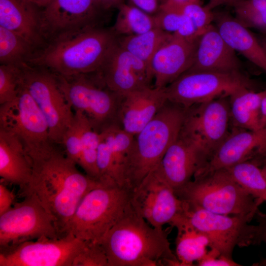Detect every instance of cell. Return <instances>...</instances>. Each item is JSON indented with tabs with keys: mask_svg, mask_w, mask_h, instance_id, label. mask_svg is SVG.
<instances>
[{
	"mask_svg": "<svg viewBox=\"0 0 266 266\" xmlns=\"http://www.w3.org/2000/svg\"><path fill=\"white\" fill-rule=\"evenodd\" d=\"M133 5L150 14L157 13L160 5L158 0H131Z\"/></svg>",
	"mask_w": 266,
	"mask_h": 266,
	"instance_id": "43",
	"label": "cell"
},
{
	"mask_svg": "<svg viewBox=\"0 0 266 266\" xmlns=\"http://www.w3.org/2000/svg\"><path fill=\"white\" fill-rule=\"evenodd\" d=\"M100 244L108 266H180L165 231L150 225L131 202Z\"/></svg>",
	"mask_w": 266,
	"mask_h": 266,
	"instance_id": "3",
	"label": "cell"
},
{
	"mask_svg": "<svg viewBox=\"0 0 266 266\" xmlns=\"http://www.w3.org/2000/svg\"><path fill=\"white\" fill-rule=\"evenodd\" d=\"M100 7L103 10H108L114 8H118L124 3V0H97Z\"/></svg>",
	"mask_w": 266,
	"mask_h": 266,
	"instance_id": "46",
	"label": "cell"
},
{
	"mask_svg": "<svg viewBox=\"0 0 266 266\" xmlns=\"http://www.w3.org/2000/svg\"><path fill=\"white\" fill-rule=\"evenodd\" d=\"M229 96L220 97L186 108L180 133L196 142L208 159L231 132Z\"/></svg>",
	"mask_w": 266,
	"mask_h": 266,
	"instance_id": "13",
	"label": "cell"
},
{
	"mask_svg": "<svg viewBox=\"0 0 266 266\" xmlns=\"http://www.w3.org/2000/svg\"><path fill=\"white\" fill-rule=\"evenodd\" d=\"M162 4L189 17L201 34L211 25V23L214 21V13L205 6H201L200 2L177 3L171 0H165Z\"/></svg>",
	"mask_w": 266,
	"mask_h": 266,
	"instance_id": "37",
	"label": "cell"
},
{
	"mask_svg": "<svg viewBox=\"0 0 266 266\" xmlns=\"http://www.w3.org/2000/svg\"><path fill=\"white\" fill-rule=\"evenodd\" d=\"M23 65H0V105L13 100L18 95L23 86Z\"/></svg>",
	"mask_w": 266,
	"mask_h": 266,
	"instance_id": "36",
	"label": "cell"
},
{
	"mask_svg": "<svg viewBox=\"0 0 266 266\" xmlns=\"http://www.w3.org/2000/svg\"><path fill=\"white\" fill-rule=\"evenodd\" d=\"M165 88L144 87L124 95L118 121L127 133L135 136L156 116L167 101Z\"/></svg>",
	"mask_w": 266,
	"mask_h": 266,
	"instance_id": "21",
	"label": "cell"
},
{
	"mask_svg": "<svg viewBox=\"0 0 266 266\" xmlns=\"http://www.w3.org/2000/svg\"><path fill=\"white\" fill-rule=\"evenodd\" d=\"M0 129L21 141L30 160L42 157L55 148L44 116L23 85L14 100L0 105Z\"/></svg>",
	"mask_w": 266,
	"mask_h": 266,
	"instance_id": "9",
	"label": "cell"
},
{
	"mask_svg": "<svg viewBox=\"0 0 266 266\" xmlns=\"http://www.w3.org/2000/svg\"><path fill=\"white\" fill-rule=\"evenodd\" d=\"M235 51L226 42L216 26L210 25L200 35L194 62L186 72L242 71Z\"/></svg>",
	"mask_w": 266,
	"mask_h": 266,
	"instance_id": "23",
	"label": "cell"
},
{
	"mask_svg": "<svg viewBox=\"0 0 266 266\" xmlns=\"http://www.w3.org/2000/svg\"><path fill=\"white\" fill-rule=\"evenodd\" d=\"M199 266H239L233 259L221 254L215 249H211L198 262Z\"/></svg>",
	"mask_w": 266,
	"mask_h": 266,
	"instance_id": "40",
	"label": "cell"
},
{
	"mask_svg": "<svg viewBox=\"0 0 266 266\" xmlns=\"http://www.w3.org/2000/svg\"><path fill=\"white\" fill-rule=\"evenodd\" d=\"M254 82L242 71L186 72L165 87L167 100L185 108L223 96L237 90H254Z\"/></svg>",
	"mask_w": 266,
	"mask_h": 266,
	"instance_id": "10",
	"label": "cell"
},
{
	"mask_svg": "<svg viewBox=\"0 0 266 266\" xmlns=\"http://www.w3.org/2000/svg\"><path fill=\"white\" fill-rule=\"evenodd\" d=\"M233 7L235 18L241 25L266 35V0H240Z\"/></svg>",
	"mask_w": 266,
	"mask_h": 266,
	"instance_id": "33",
	"label": "cell"
},
{
	"mask_svg": "<svg viewBox=\"0 0 266 266\" xmlns=\"http://www.w3.org/2000/svg\"><path fill=\"white\" fill-rule=\"evenodd\" d=\"M23 198L0 216V251L27 241L63 236L54 218L34 196Z\"/></svg>",
	"mask_w": 266,
	"mask_h": 266,
	"instance_id": "11",
	"label": "cell"
},
{
	"mask_svg": "<svg viewBox=\"0 0 266 266\" xmlns=\"http://www.w3.org/2000/svg\"><path fill=\"white\" fill-rule=\"evenodd\" d=\"M90 123L83 113L74 112L72 121L66 131L61 143L66 155L77 165L79 161L83 134Z\"/></svg>",
	"mask_w": 266,
	"mask_h": 266,
	"instance_id": "35",
	"label": "cell"
},
{
	"mask_svg": "<svg viewBox=\"0 0 266 266\" xmlns=\"http://www.w3.org/2000/svg\"><path fill=\"white\" fill-rule=\"evenodd\" d=\"M31 162L24 146L13 134L0 129V176L4 183L18 186L20 191L29 182Z\"/></svg>",
	"mask_w": 266,
	"mask_h": 266,
	"instance_id": "26",
	"label": "cell"
},
{
	"mask_svg": "<svg viewBox=\"0 0 266 266\" xmlns=\"http://www.w3.org/2000/svg\"><path fill=\"white\" fill-rule=\"evenodd\" d=\"M249 161H252L259 166L266 165V143L257 149Z\"/></svg>",
	"mask_w": 266,
	"mask_h": 266,
	"instance_id": "44",
	"label": "cell"
},
{
	"mask_svg": "<svg viewBox=\"0 0 266 266\" xmlns=\"http://www.w3.org/2000/svg\"><path fill=\"white\" fill-rule=\"evenodd\" d=\"M131 202L152 226L163 229L183 212L185 201L154 169L132 192Z\"/></svg>",
	"mask_w": 266,
	"mask_h": 266,
	"instance_id": "15",
	"label": "cell"
},
{
	"mask_svg": "<svg viewBox=\"0 0 266 266\" xmlns=\"http://www.w3.org/2000/svg\"><path fill=\"white\" fill-rule=\"evenodd\" d=\"M260 167H261V168L262 169V171L264 176H265V177L266 178V165H264Z\"/></svg>",
	"mask_w": 266,
	"mask_h": 266,
	"instance_id": "50",
	"label": "cell"
},
{
	"mask_svg": "<svg viewBox=\"0 0 266 266\" xmlns=\"http://www.w3.org/2000/svg\"><path fill=\"white\" fill-rule=\"evenodd\" d=\"M172 35L173 33L156 27L141 34L123 36L118 38V44L146 63L150 68V61L154 55Z\"/></svg>",
	"mask_w": 266,
	"mask_h": 266,
	"instance_id": "29",
	"label": "cell"
},
{
	"mask_svg": "<svg viewBox=\"0 0 266 266\" xmlns=\"http://www.w3.org/2000/svg\"><path fill=\"white\" fill-rule=\"evenodd\" d=\"M263 46L266 51V36L263 39V41L261 42Z\"/></svg>",
	"mask_w": 266,
	"mask_h": 266,
	"instance_id": "51",
	"label": "cell"
},
{
	"mask_svg": "<svg viewBox=\"0 0 266 266\" xmlns=\"http://www.w3.org/2000/svg\"><path fill=\"white\" fill-rule=\"evenodd\" d=\"M112 30L118 35H136L156 27L154 16H151L137 7L121 5Z\"/></svg>",
	"mask_w": 266,
	"mask_h": 266,
	"instance_id": "30",
	"label": "cell"
},
{
	"mask_svg": "<svg viewBox=\"0 0 266 266\" xmlns=\"http://www.w3.org/2000/svg\"><path fill=\"white\" fill-rule=\"evenodd\" d=\"M132 192L126 187L104 183L91 190L77 207L65 235L100 243L130 205Z\"/></svg>",
	"mask_w": 266,
	"mask_h": 266,
	"instance_id": "6",
	"label": "cell"
},
{
	"mask_svg": "<svg viewBox=\"0 0 266 266\" xmlns=\"http://www.w3.org/2000/svg\"><path fill=\"white\" fill-rule=\"evenodd\" d=\"M224 169L249 194L266 201V178L259 166L247 160Z\"/></svg>",
	"mask_w": 266,
	"mask_h": 266,
	"instance_id": "32",
	"label": "cell"
},
{
	"mask_svg": "<svg viewBox=\"0 0 266 266\" xmlns=\"http://www.w3.org/2000/svg\"><path fill=\"white\" fill-rule=\"evenodd\" d=\"M175 193L193 205L228 215L254 217L263 202L249 194L224 169L194 177Z\"/></svg>",
	"mask_w": 266,
	"mask_h": 266,
	"instance_id": "5",
	"label": "cell"
},
{
	"mask_svg": "<svg viewBox=\"0 0 266 266\" xmlns=\"http://www.w3.org/2000/svg\"><path fill=\"white\" fill-rule=\"evenodd\" d=\"M154 18L156 27L173 33L179 29L184 18V14L161 4Z\"/></svg>",
	"mask_w": 266,
	"mask_h": 266,
	"instance_id": "39",
	"label": "cell"
},
{
	"mask_svg": "<svg viewBox=\"0 0 266 266\" xmlns=\"http://www.w3.org/2000/svg\"><path fill=\"white\" fill-rule=\"evenodd\" d=\"M171 0L175 2H177V3H184V2H187L189 1H192L191 0Z\"/></svg>",
	"mask_w": 266,
	"mask_h": 266,
	"instance_id": "49",
	"label": "cell"
},
{
	"mask_svg": "<svg viewBox=\"0 0 266 266\" xmlns=\"http://www.w3.org/2000/svg\"><path fill=\"white\" fill-rule=\"evenodd\" d=\"M100 135L97 156L100 181L107 185L127 188L126 174L134 136L125 132L118 124L103 129Z\"/></svg>",
	"mask_w": 266,
	"mask_h": 266,
	"instance_id": "19",
	"label": "cell"
},
{
	"mask_svg": "<svg viewBox=\"0 0 266 266\" xmlns=\"http://www.w3.org/2000/svg\"><path fill=\"white\" fill-rule=\"evenodd\" d=\"M100 138V132L96 130L90 123L83 134L80 156L78 164L84 170L85 174L99 181L97 156Z\"/></svg>",
	"mask_w": 266,
	"mask_h": 266,
	"instance_id": "34",
	"label": "cell"
},
{
	"mask_svg": "<svg viewBox=\"0 0 266 266\" xmlns=\"http://www.w3.org/2000/svg\"><path fill=\"white\" fill-rule=\"evenodd\" d=\"M72 266H108V263L101 245L89 242L75 257Z\"/></svg>",
	"mask_w": 266,
	"mask_h": 266,
	"instance_id": "38",
	"label": "cell"
},
{
	"mask_svg": "<svg viewBox=\"0 0 266 266\" xmlns=\"http://www.w3.org/2000/svg\"><path fill=\"white\" fill-rule=\"evenodd\" d=\"M23 85L44 116L49 135L54 143L61 144L74 113L67 102L55 74L27 63L23 65Z\"/></svg>",
	"mask_w": 266,
	"mask_h": 266,
	"instance_id": "12",
	"label": "cell"
},
{
	"mask_svg": "<svg viewBox=\"0 0 266 266\" xmlns=\"http://www.w3.org/2000/svg\"><path fill=\"white\" fill-rule=\"evenodd\" d=\"M15 196L1 181L0 183V216L9 210L14 203Z\"/></svg>",
	"mask_w": 266,
	"mask_h": 266,
	"instance_id": "41",
	"label": "cell"
},
{
	"mask_svg": "<svg viewBox=\"0 0 266 266\" xmlns=\"http://www.w3.org/2000/svg\"><path fill=\"white\" fill-rule=\"evenodd\" d=\"M262 97V91L256 92L245 87L229 96L231 123L233 128L251 131L261 129L260 115Z\"/></svg>",
	"mask_w": 266,
	"mask_h": 266,
	"instance_id": "27",
	"label": "cell"
},
{
	"mask_svg": "<svg viewBox=\"0 0 266 266\" xmlns=\"http://www.w3.org/2000/svg\"><path fill=\"white\" fill-rule=\"evenodd\" d=\"M258 220L259 228V240L260 243L264 242L266 245V215L260 212L255 216ZM255 266H266V257Z\"/></svg>",
	"mask_w": 266,
	"mask_h": 266,
	"instance_id": "42",
	"label": "cell"
},
{
	"mask_svg": "<svg viewBox=\"0 0 266 266\" xmlns=\"http://www.w3.org/2000/svg\"><path fill=\"white\" fill-rule=\"evenodd\" d=\"M55 75L70 107L85 115L96 130L100 132L112 124L119 125L123 96L106 87L95 74Z\"/></svg>",
	"mask_w": 266,
	"mask_h": 266,
	"instance_id": "7",
	"label": "cell"
},
{
	"mask_svg": "<svg viewBox=\"0 0 266 266\" xmlns=\"http://www.w3.org/2000/svg\"><path fill=\"white\" fill-rule=\"evenodd\" d=\"M97 0H52L41 9V29L46 43L65 33L99 26Z\"/></svg>",
	"mask_w": 266,
	"mask_h": 266,
	"instance_id": "16",
	"label": "cell"
},
{
	"mask_svg": "<svg viewBox=\"0 0 266 266\" xmlns=\"http://www.w3.org/2000/svg\"><path fill=\"white\" fill-rule=\"evenodd\" d=\"M214 21L226 42L266 72V51L256 36L237 20L226 12L214 13Z\"/></svg>",
	"mask_w": 266,
	"mask_h": 266,
	"instance_id": "25",
	"label": "cell"
},
{
	"mask_svg": "<svg viewBox=\"0 0 266 266\" xmlns=\"http://www.w3.org/2000/svg\"><path fill=\"white\" fill-rule=\"evenodd\" d=\"M95 74L106 87L122 96L151 86L153 80L149 66L121 47L118 40L102 66Z\"/></svg>",
	"mask_w": 266,
	"mask_h": 266,
	"instance_id": "17",
	"label": "cell"
},
{
	"mask_svg": "<svg viewBox=\"0 0 266 266\" xmlns=\"http://www.w3.org/2000/svg\"><path fill=\"white\" fill-rule=\"evenodd\" d=\"M88 243L70 233L25 241L0 251V266H72Z\"/></svg>",
	"mask_w": 266,
	"mask_h": 266,
	"instance_id": "14",
	"label": "cell"
},
{
	"mask_svg": "<svg viewBox=\"0 0 266 266\" xmlns=\"http://www.w3.org/2000/svg\"><path fill=\"white\" fill-rule=\"evenodd\" d=\"M266 143V128L256 131L233 128L230 134L194 177L250 160Z\"/></svg>",
	"mask_w": 266,
	"mask_h": 266,
	"instance_id": "22",
	"label": "cell"
},
{
	"mask_svg": "<svg viewBox=\"0 0 266 266\" xmlns=\"http://www.w3.org/2000/svg\"><path fill=\"white\" fill-rule=\"evenodd\" d=\"M30 161L31 178L20 195L34 196L54 218L59 232L64 235L81 200L103 183L82 173L75 162L56 148L42 157Z\"/></svg>",
	"mask_w": 266,
	"mask_h": 266,
	"instance_id": "1",
	"label": "cell"
},
{
	"mask_svg": "<svg viewBox=\"0 0 266 266\" xmlns=\"http://www.w3.org/2000/svg\"><path fill=\"white\" fill-rule=\"evenodd\" d=\"M40 8H42L46 6L52 0H29Z\"/></svg>",
	"mask_w": 266,
	"mask_h": 266,
	"instance_id": "48",
	"label": "cell"
},
{
	"mask_svg": "<svg viewBox=\"0 0 266 266\" xmlns=\"http://www.w3.org/2000/svg\"><path fill=\"white\" fill-rule=\"evenodd\" d=\"M192 1L200 2V0H191Z\"/></svg>",
	"mask_w": 266,
	"mask_h": 266,
	"instance_id": "52",
	"label": "cell"
},
{
	"mask_svg": "<svg viewBox=\"0 0 266 266\" xmlns=\"http://www.w3.org/2000/svg\"><path fill=\"white\" fill-rule=\"evenodd\" d=\"M208 159L196 142L180 133L155 170L176 192L192 180Z\"/></svg>",
	"mask_w": 266,
	"mask_h": 266,
	"instance_id": "18",
	"label": "cell"
},
{
	"mask_svg": "<svg viewBox=\"0 0 266 266\" xmlns=\"http://www.w3.org/2000/svg\"><path fill=\"white\" fill-rule=\"evenodd\" d=\"M239 0H209L205 7L210 10H212L215 7L222 5H227L233 7L235 3Z\"/></svg>",
	"mask_w": 266,
	"mask_h": 266,
	"instance_id": "47",
	"label": "cell"
},
{
	"mask_svg": "<svg viewBox=\"0 0 266 266\" xmlns=\"http://www.w3.org/2000/svg\"><path fill=\"white\" fill-rule=\"evenodd\" d=\"M200 37L189 39L173 33L171 39L157 50L150 63L154 87H166L190 68Z\"/></svg>",
	"mask_w": 266,
	"mask_h": 266,
	"instance_id": "20",
	"label": "cell"
},
{
	"mask_svg": "<svg viewBox=\"0 0 266 266\" xmlns=\"http://www.w3.org/2000/svg\"><path fill=\"white\" fill-rule=\"evenodd\" d=\"M183 214L187 221L207 238L209 247L233 259L235 247L260 244L258 225L251 216L213 213L185 200Z\"/></svg>",
	"mask_w": 266,
	"mask_h": 266,
	"instance_id": "8",
	"label": "cell"
},
{
	"mask_svg": "<svg viewBox=\"0 0 266 266\" xmlns=\"http://www.w3.org/2000/svg\"><path fill=\"white\" fill-rule=\"evenodd\" d=\"M260 121L261 128H266V89L262 91L260 106Z\"/></svg>",
	"mask_w": 266,
	"mask_h": 266,
	"instance_id": "45",
	"label": "cell"
},
{
	"mask_svg": "<svg viewBox=\"0 0 266 266\" xmlns=\"http://www.w3.org/2000/svg\"><path fill=\"white\" fill-rule=\"evenodd\" d=\"M176 228V256L180 266H193L206 253L209 246L207 237L193 227L183 213L170 224Z\"/></svg>",
	"mask_w": 266,
	"mask_h": 266,
	"instance_id": "28",
	"label": "cell"
},
{
	"mask_svg": "<svg viewBox=\"0 0 266 266\" xmlns=\"http://www.w3.org/2000/svg\"><path fill=\"white\" fill-rule=\"evenodd\" d=\"M186 108L168 100L154 118L133 137L126 174V187L133 191L160 164L178 137Z\"/></svg>",
	"mask_w": 266,
	"mask_h": 266,
	"instance_id": "4",
	"label": "cell"
},
{
	"mask_svg": "<svg viewBox=\"0 0 266 266\" xmlns=\"http://www.w3.org/2000/svg\"><path fill=\"white\" fill-rule=\"evenodd\" d=\"M35 51V47L22 36L0 26V65L27 63Z\"/></svg>",
	"mask_w": 266,
	"mask_h": 266,
	"instance_id": "31",
	"label": "cell"
},
{
	"mask_svg": "<svg viewBox=\"0 0 266 266\" xmlns=\"http://www.w3.org/2000/svg\"><path fill=\"white\" fill-rule=\"evenodd\" d=\"M111 30L90 27L60 34L36 50L27 64L57 75L97 72L118 43Z\"/></svg>",
	"mask_w": 266,
	"mask_h": 266,
	"instance_id": "2",
	"label": "cell"
},
{
	"mask_svg": "<svg viewBox=\"0 0 266 266\" xmlns=\"http://www.w3.org/2000/svg\"><path fill=\"white\" fill-rule=\"evenodd\" d=\"M41 9L29 0H0V26L21 35L36 50L46 43Z\"/></svg>",
	"mask_w": 266,
	"mask_h": 266,
	"instance_id": "24",
	"label": "cell"
}]
</instances>
